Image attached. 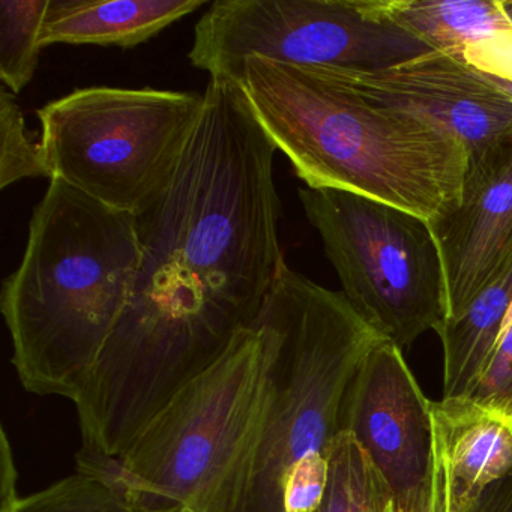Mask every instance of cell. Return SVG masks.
<instances>
[{
    "mask_svg": "<svg viewBox=\"0 0 512 512\" xmlns=\"http://www.w3.org/2000/svg\"><path fill=\"white\" fill-rule=\"evenodd\" d=\"M389 512H397V508H395L394 502H392L391 508H389Z\"/></svg>",
    "mask_w": 512,
    "mask_h": 512,
    "instance_id": "obj_23",
    "label": "cell"
},
{
    "mask_svg": "<svg viewBox=\"0 0 512 512\" xmlns=\"http://www.w3.org/2000/svg\"><path fill=\"white\" fill-rule=\"evenodd\" d=\"M425 512H512V472L475 496L452 484L442 443L433 427V460Z\"/></svg>",
    "mask_w": 512,
    "mask_h": 512,
    "instance_id": "obj_20",
    "label": "cell"
},
{
    "mask_svg": "<svg viewBox=\"0 0 512 512\" xmlns=\"http://www.w3.org/2000/svg\"><path fill=\"white\" fill-rule=\"evenodd\" d=\"M205 94L92 86L38 110L50 173L97 202L140 215L172 182Z\"/></svg>",
    "mask_w": 512,
    "mask_h": 512,
    "instance_id": "obj_6",
    "label": "cell"
},
{
    "mask_svg": "<svg viewBox=\"0 0 512 512\" xmlns=\"http://www.w3.org/2000/svg\"><path fill=\"white\" fill-rule=\"evenodd\" d=\"M469 400L505 413L512 419V305L506 314L496 347Z\"/></svg>",
    "mask_w": 512,
    "mask_h": 512,
    "instance_id": "obj_21",
    "label": "cell"
},
{
    "mask_svg": "<svg viewBox=\"0 0 512 512\" xmlns=\"http://www.w3.org/2000/svg\"><path fill=\"white\" fill-rule=\"evenodd\" d=\"M0 512H137L122 491L98 476L79 472Z\"/></svg>",
    "mask_w": 512,
    "mask_h": 512,
    "instance_id": "obj_18",
    "label": "cell"
},
{
    "mask_svg": "<svg viewBox=\"0 0 512 512\" xmlns=\"http://www.w3.org/2000/svg\"><path fill=\"white\" fill-rule=\"evenodd\" d=\"M427 52L419 38L371 17L364 0H217L197 22L188 59L220 80L251 58L380 70Z\"/></svg>",
    "mask_w": 512,
    "mask_h": 512,
    "instance_id": "obj_8",
    "label": "cell"
},
{
    "mask_svg": "<svg viewBox=\"0 0 512 512\" xmlns=\"http://www.w3.org/2000/svg\"><path fill=\"white\" fill-rule=\"evenodd\" d=\"M50 0H0V79L13 94L34 79Z\"/></svg>",
    "mask_w": 512,
    "mask_h": 512,
    "instance_id": "obj_17",
    "label": "cell"
},
{
    "mask_svg": "<svg viewBox=\"0 0 512 512\" xmlns=\"http://www.w3.org/2000/svg\"><path fill=\"white\" fill-rule=\"evenodd\" d=\"M17 491V470L14 455L7 431L2 430V446H0V511L10 508L20 499Z\"/></svg>",
    "mask_w": 512,
    "mask_h": 512,
    "instance_id": "obj_22",
    "label": "cell"
},
{
    "mask_svg": "<svg viewBox=\"0 0 512 512\" xmlns=\"http://www.w3.org/2000/svg\"><path fill=\"white\" fill-rule=\"evenodd\" d=\"M430 401L403 350L383 340L347 386L341 431L362 446L392 494L397 512H425L433 460Z\"/></svg>",
    "mask_w": 512,
    "mask_h": 512,
    "instance_id": "obj_9",
    "label": "cell"
},
{
    "mask_svg": "<svg viewBox=\"0 0 512 512\" xmlns=\"http://www.w3.org/2000/svg\"><path fill=\"white\" fill-rule=\"evenodd\" d=\"M512 305V260L463 317L445 322L436 334L443 349V397L469 400L493 353Z\"/></svg>",
    "mask_w": 512,
    "mask_h": 512,
    "instance_id": "obj_15",
    "label": "cell"
},
{
    "mask_svg": "<svg viewBox=\"0 0 512 512\" xmlns=\"http://www.w3.org/2000/svg\"><path fill=\"white\" fill-rule=\"evenodd\" d=\"M452 484L475 496L512 472V419L472 400L430 401Z\"/></svg>",
    "mask_w": 512,
    "mask_h": 512,
    "instance_id": "obj_14",
    "label": "cell"
},
{
    "mask_svg": "<svg viewBox=\"0 0 512 512\" xmlns=\"http://www.w3.org/2000/svg\"><path fill=\"white\" fill-rule=\"evenodd\" d=\"M140 265L136 215L50 181L0 296L11 362L29 392L74 401L130 302Z\"/></svg>",
    "mask_w": 512,
    "mask_h": 512,
    "instance_id": "obj_3",
    "label": "cell"
},
{
    "mask_svg": "<svg viewBox=\"0 0 512 512\" xmlns=\"http://www.w3.org/2000/svg\"><path fill=\"white\" fill-rule=\"evenodd\" d=\"M506 13H508V16L511 17L512 20V7H509L508 10H506Z\"/></svg>",
    "mask_w": 512,
    "mask_h": 512,
    "instance_id": "obj_24",
    "label": "cell"
},
{
    "mask_svg": "<svg viewBox=\"0 0 512 512\" xmlns=\"http://www.w3.org/2000/svg\"><path fill=\"white\" fill-rule=\"evenodd\" d=\"M319 70L361 97L436 122L455 134L469 154L512 130L511 83L446 53L431 50L380 70Z\"/></svg>",
    "mask_w": 512,
    "mask_h": 512,
    "instance_id": "obj_10",
    "label": "cell"
},
{
    "mask_svg": "<svg viewBox=\"0 0 512 512\" xmlns=\"http://www.w3.org/2000/svg\"><path fill=\"white\" fill-rule=\"evenodd\" d=\"M275 152L238 83L209 80L172 182L136 217L130 302L74 398L86 454L121 457L256 322L286 263Z\"/></svg>",
    "mask_w": 512,
    "mask_h": 512,
    "instance_id": "obj_1",
    "label": "cell"
},
{
    "mask_svg": "<svg viewBox=\"0 0 512 512\" xmlns=\"http://www.w3.org/2000/svg\"><path fill=\"white\" fill-rule=\"evenodd\" d=\"M29 178H49L41 142L26 127L13 92H0V188Z\"/></svg>",
    "mask_w": 512,
    "mask_h": 512,
    "instance_id": "obj_19",
    "label": "cell"
},
{
    "mask_svg": "<svg viewBox=\"0 0 512 512\" xmlns=\"http://www.w3.org/2000/svg\"><path fill=\"white\" fill-rule=\"evenodd\" d=\"M428 223L455 322L512 260V130L470 151L460 203Z\"/></svg>",
    "mask_w": 512,
    "mask_h": 512,
    "instance_id": "obj_11",
    "label": "cell"
},
{
    "mask_svg": "<svg viewBox=\"0 0 512 512\" xmlns=\"http://www.w3.org/2000/svg\"><path fill=\"white\" fill-rule=\"evenodd\" d=\"M269 361L262 400L209 512H286L296 473L328 458L350 380L385 340L350 305L284 263L260 311Z\"/></svg>",
    "mask_w": 512,
    "mask_h": 512,
    "instance_id": "obj_4",
    "label": "cell"
},
{
    "mask_svg": "<svg viewBox=\"0 0 512 512\" xmlns=\"http://www.w3.org/2000/svg\"><path fill=\"white\" fill-rule=\"evenodd\" d=\"M268 329L256 322L181 389L116 458L77 454V470L125 494L137 512H209L262 400Z\"/></svg>",
    "mask_w": 512,
    "mask_h": 512,
    "instance_id": "obj_5",
    "label": "cell"
},
{
    "mask_svg": "<svg viewBox=\"0 0 512 512\" xmlns=\"http://www.w3.org/2000/svg\"><path fill=\"white\" fill-rule=\"evenodd\" d=\"M299 200L359 316L409 347L448 320L445 268L430 223L370 197L302 187Z\"/></svg>",
    "mask_w": 512,
    "mask_h": 512,
    "instance_id": "obj_7",
    "label": "cell"
},
{
    "mask_svg": "<svg viewBox=\"0 0 512 512\" xmlns=\"http://www.w3.org/2000/svg\"><path fill=\"white\" fill-rule=\"evenodd\" d=\"M205 5L206 0H50L40 46L95 44L134 49Z\"/></svg>",
    "mask_w": 512,
    "mask_h": 512,
    "instance_id": "obj_13",
    "label": "cell"
},
{
    "mask_svg": "<svg viewBox=\"0 0 512 512\" xmlns=\"http://www.w3.org/2000/svg\"><path fill=\"white\" fill-rule=\"evenodd\" d=\"M364 7L431 50L512 85V20L502 0H364Z\"/></svg>",
    "mask_w": 512,
    "mask_h": 512,
    "instance_id": "obj_12",
    "label": "cell"
},
{
    "mask_svg": "<svg viewBox=\"0 0 512 512\" xmlns=\"http://www.w3.org/2000/svg\"><path fill=\"white\" fill-rule=\"evenodd\" d=\"M328 484L314 512H389L392 494L367 452L347 431L328 451Z\"/></svg>",
    "mask_w": 512,
    "mask_h": 512,
    "instance_id": "obj_16",
    "label": "cell"
},
{
    "mask_svg": "<svg viewBox=\"0 0 512 512\" xmlns=\"http://www.w3.org/2000/svg\"><path fill=\"white\" fill-rule=\"evenodd\" d=\"M227 80L305 187L349 191L427 221L460 203L469 149L436 122L361 97L319 68L251 58Z\"/></svg>",
    "mask_w": 512,
    "mask_h": 512,
    "instance_id": "obj_2",
    "label": "cell"
}]
</instances>
